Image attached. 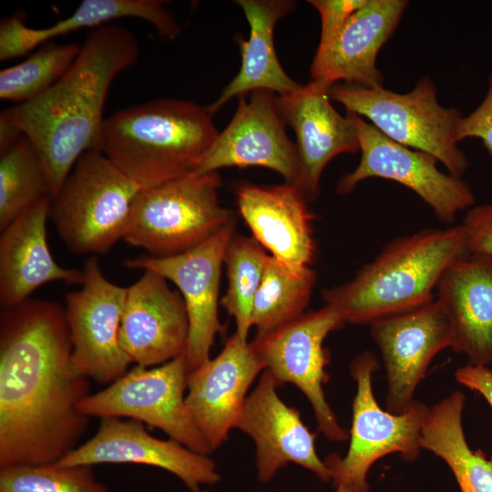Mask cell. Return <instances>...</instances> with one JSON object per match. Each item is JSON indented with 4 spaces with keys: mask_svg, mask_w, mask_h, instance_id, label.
Instances as JSON below:
<instances>
[{
    "mask_svg": "<svg viewBox=\"0 0 492 492\" xmlns=\"http://www.w3.org/2000/svg\"><path fill=\"white\" fill-rule=\"evenodd\" d=\"M138 56V40L129 30L112 24L94 28L59 80L34 99L1 112L38 150L52 199L80 156L98 151L108 89Z\"/></svg>",
    "mask_w": 492,
    "mask_h": 492,
    "instance_id": "obj_2",
    "label": "cell"
},
{
    "mask_svg": "<svg viewBox=\"0 0 492 492\" xmlns=\"http://www.w3.org/2000/svg\"><path fill=\"white\" fill-rule=\"evenodd\" d=\"M250 26L248 40L240 39V71L207 110L212 116L234 97L257 89L278 96L293 93L302 87L283 70L274 46L276 23L295 7L289 0H238Z\"/></svg>",
    "mask_w": 492,
    "mask_h": 492,
    "instance_id": "obj_26",
    "label": "cell"
},
{
    "mask_svg": "<svg viewBox=\"0 0 492 492\" xmlns=\"http://www.w3.org/2000/svg\"><path fill=\"white\" fill-rule=\"evenodd\" d=\"M377 368L376 357L368 351L357 355L350 364L356 393L349 447L344 456L331 453L323 460L335 488L369 492L367 475L377 460L397 453L403 459L414 461L422 449L421 433L430 407L415 400L400 415L383 410L375 400L372 384Z\"/></svg>",
    "mask_w": 492,
    "mask_h": 492,
    "instance_id": "obj_8",
    "label": "cell"
},
{
    "mask_svg": "<svg viewBox=\"0 0 492 492\" xmlns=\"http://www.w3.org/2000/svg\"><path fill=\"white\" fill-rule=\"evenodd\" d=\"M206 107L159 98L105 118L98 151L142 188L196 172L219 131Z\"/></svg>",
    "mask_w": 492,
    "mask_h": 492,
    "instance_id": "obj_3",
    "label": "cell"
},
{
    "mask_svg": "<svg viewBox=\"0 0 492 492\" xmlns=\"http://www.w3.org/2000/svg\"><path fill=\"white\" fill-rule=\"evenodd\" d=\"M220 186L218 171H210L142 188L131 204L123 240L155 258L198 246L235 220L220 202Z\"/></svg>",
    "mask_w": 492,
    "mask_h": 492,
    "instance_id": "obj_5",
    "label": "cell"
},
{
    "mask_svg": "<svg viewBox=\"0 0 492 492\" xmlns=\"http://www.w3.org/2000/svg\"><path fill=\"white\" fill-rule=\"evenodd\" d=\"M378 346L387 384L386 410L400 415L415 403V392L433 358L451 347L450 320L441 304L433 301L370 324Z\"/></svg>",
    "mask_w": 492,
    "mask_h": 492,
    "instance_id": "obj_14",
    "label": "cell"
},
{
    "mask_svg": "<svg viewBox=\"0 0 492 492\" xmlns=\"http://www.w3.org/2000/svg\"><path fill=\"white\" fill-rule=\"evenodd\" d=\"M264 366L236 332L220 353L187 375L186 405L211 451L235 428L248 391Z\"/></svg>",
    "mask_w": 492,
    "mask_h": 492,
    "instance_id": "obj_18",
    "label": "cell"
},
{
    "mask_svg": "<svg viewBox=\"0 0 492 492\" xmlns=\"http://www.w3.org/2000/svg\"><path fill=\"white\" fill-rule=\"evenodd\" d=\"M345 116L354 128L362 155L358 166L338 181L339 194L352 192L366 179L381 178L413 190L445 222H453L458 212L474 206L471 187L461 178L440 171L435 157L392 140L355 113Z\"/></svg>",
    "mask_w": 492,
    "mask_h": 492,
    "instance_id": "obj_11",
    "label": "cell"
},
{
    "mask_svg": "<svg viewBox=\"0 0 492 492\" xmlns=\"http://www.w3.org/2000/svg\"><path fill=\"white\" fill-rule=\"evenodd\" d=\"M457 142L467 138H477L492 157V74L488 77L487 91L481 104L456 126Z\"/></svg>",
    "mask_w": 492,
    "mask_h": 492,
    "instance_id": "obj_35",
    "label": "cell"
},
{
    "mask_svg": "<svg viewBox=\"0 0 492 492\" xmlns=\"http://www.w3.org/2000/svg\"><path fill=\"white\" fill-rule=\"evenodd\" d=\"M365 2L366 0L308 1L321 16V36L314 57L322 56L333 46L350 16Z\"/></svg>",
    "mask_w": 492,
    "mask_h": 492,
    "instance_id": "obj_33",
    "label": "cell"
},
{
    "mask_svg": "<svg viewBox=\"0 0 492 492\" xmlns=\"http://www.w3.org/2000/svg\"><path fill=\"white\" fill-rule=\"evenodd\" d=\"M344 324L340 313L324 304L251 342L264 370L279 386L290 383L301 390L313 407L318 431L335 442L345 441L349 433L339 425L325 397L330 355L323 341Z\"/></svg>",
    "mask_w": 492,
    "mask_h": 492,
    "instance_id": "obj_10",
    "label": "cell"
},
{
    "mask_svg": "<svg viewBox=\"0 0 492 492\" xmlns=\"http://www.w3.org/2000/svg\"><path fill=\"white\" fill-rule=\"evenodd\" d=\"M81 46L46 43L23 62L0 71V98L27 102L51 87L71 67Z\"/></svg>",
    "mask_w": 492,
    "mask_h": 492,
    "instance_id": "obj_31",
    "label": "cell"
},
{
    "mask_svg": "<svg viewBox=\"0 0 492 492\" xmlns=\"http://www.w3.org/2000/svg\"><path fill=\"white\" fill-rule=\"evenodd\" d=\"M51 200H41L1 231L0 302L4 308L26 301L47 282L83 283L82 270L60 266L49 250L46 220Z\"/></svg>",
    "mask_w": 492,
    "mask_h": 492,
    "instance_id": "obj_24",
    "label": "cell"
},
{
    "mask_svg": "<svg viewBox=\"0 0 492 492\" xmlns=\"http://www.w3.org/2000/svg\"><path fill=\"white\" fill-rule=\"evenodd\" d=\"M455 377L459 384L482 395L492 408V369L467 364L456 371Z\"/></svg>",
    "mask_w": 492,
    "mask_h": 492,
    "instance_id": "obj_36",
    "label": "cell"
},
{
    "mask_svg": "<svg viewBox=\"0 0 492 492\" xmlns=\"http://www.w3.org/2000/svg\"><path fill=\"white\" fill-rule=\"evenodd\" d=\"M133 17L151 24L168 39L180 34L174 15L159 0H84L67 17L45 28H31L24 16L12 15L0 24V60L26 55L49 40L82 28H97L114 19Z\"/></svg>",
    "mask_w": 492,
    "mask_h": 492,
    "instance_id": "obj_25",
    "label": "cell"
},
{
    "mask_svg": "<svg viewBox=\"0 0 492 492\" xmlns=\"http://www.w3.org/2000/svg\"><path fill=\"white\" fill-rule=\"evenodd\" d=\"M45 198L52 190L42 158L25 135L0 154V230Z\"/></svg>",
    "mask_w": 492,
    "mask_h": 492,
    "instance_id": "obj_29",
    "label": "cell"
},
{
    "mask_svg": "<svg viewBox=\"0 0 492 492\" xmlns=\"http://www.w3.org/2000/svg\"><path fill=\"white\" fill-rule=\"evenodd\" d=\"M235 220L198 246L174 256H139L127 259L124 266L156 272L179 290L189 317V338L184 354L188 373L208 360L214 338L222 333L218 305L221 267Z\"/></svg>",
    "mask_w": 492,
    "mask_h": 492,
    "instance_id": "obj_13",
    "label": "cell"
},
{
    "mask_svg": "<svg viewBox=\"0 0 492 492\" xmlns=\"http://www.w3.org/2000/svg\"><path fill=\"white\" fill-rule=\"evenodd\" d=\"M466 396L456 391L430 407L421 433V448L449 467L460 492H492V460L473 450L465 436L462 415Z\"/></svg>",
    "mask_w": 492,
    "mask_h": 492,
    "instance_id": "obj_27",
    "label": "cell"
},
{
    "mask_svg": "<svg viewBox=\"0 0 492 492\" xmlns=\"http://www.w3.org/2000/svg\"><path fill=\"white\" fill-rule=\"evenodd\" d=\"M315 282L316 274L312 268L297 272L270 255L252 305L255 336L268 334L302 316Z\"/></svg>",
    "mask_w": 492,
    "mask_h": 492,
    "instance_id": "obj_28",
    "label": "cell"
},
{
    "mask_svg": "<svg viewBox=\"0 0 492 492\" xmlns=\"http://www.w3.org/2000/svg\"><path fill=\"white\" fill-rule=\"evenodd\" d=\"M235 195L238 211L253 239L272 257L297 272L311 268L315 255L314 215L296 186L242 182Z\"/></svg>",
    "mask_w": 492,
    "mask_h": 492,
    "instance_id": "obj_21",
    "label": "cell"
},
{
    "mask_svg": "<svg viewBox=\"0 0 492 492\" xmlns=\"http://www.w3.org/2000/svg\"><path fill=\"white\" fill-rule=\"evenodd\" d=\"M331 87L315 79L293 93L279 96L282 115L296 135L299 173L294 186L308 202L319 195L327 164L339 154L360 150L351 121L331 103Z\"/></svg>",
    "mask_w": 492,
    "mask_h": 492,
    "instance_id": "obj_20",
    "label": "cell"
},
{
    "mask_svg": "<svg viewBox=\"0 0 492 492\" xmlns=\"http://www.w3.org/2000/svg\"><path fill=\"white\" fill-rule=\"evenodd\" d=\"M331 100L369 120L384 135L405 147L435 157L449 174L461 178L468 167L466 154L457 147L456 129L462 113L444 108L436 87L428 77L418 80L413 90L399 94L384 87H363L334 84Z\"/></svg>",
    "mask_w": 492,
    "mask_h": 492,
    "instance_id": "obj_6",
    "label": "cell"
},
{
    "mask_svg": "<svg viewBox=\"0 0 492 492\" xmlns=\"http://www.w3.org/2000/svg\"><path fill=\"white\" fill-rule=\"evenodd\" d=\"M407 5L405 0H366L350 16L333 46L322 56L313 57L312 80L331 86L343 81L363 87H383L376 58Z\"/></svg>",
    "mask_w": 492,
    "mask_h": 492,
    "instance_id": "obj_23",
    "label": "cell"
},
{
    "mask_svg": "<svg viewBox=\"0 0 492 492\" xmlns=\"http://www.w3.org/2000/svg\"><path fill=\"white\" fill-rule=\"evenodd\" d=\"M141 189L104 154L87 151L51 200L49 217L71 251L103 254L123 239Z\"/></svg>",
    "mask_w": 492,
    "mask_h": 492,
    "instance_id": "obj_7",
    "label": "cell"
},
{
    "mask_svg": "<svg viewBox=\"0 0 492 492\" xmlns=\"http://www.w3.org/2000/svg\"><path fill=\"white\" fill-rule=\"evenodd\" d=\"M278 387L264 370L235 425L255 443L259 481L270 482L289 463L312 471L323 482L331 481L330 472L316 452L315 434L304 425L300 411L279 397Z\"/></svg>",
    "mask_w": 492,
    "mask_h": 492,
    "instance_id": "obj_17",
    "label": "cell"
},
{
    "mask_svg": "<svg viewBox=\"0 0 492 492\" xmlns=\"http://www.w3.org/2000/svg\"><path fill=\"white\" fill-rule=\"evenodd\" d=\"M238 97L236 111L220 132L196 173L218 171L225 167H264L295 185L299 173L296 144L286 134L279 96L257 89Z\"/></svg>",
    "mask_w": 492,
    "mask_h": 492,
    "instance_id": "obj_15",
    "label": "cell"
},
{
    "mask_svg": "<svg viewBox=\"0 0 492 492\" xmlns=\"http://www.w3.org/2000/svg\"><path fill=\"white\" fill-rule=\"evenodd\" d=\"M0 492H108L92 466L12 465L0 467Z\"/></svg>",
    "mask_w": 492,
    "mask_h": 492,
    "instance_id": "obj_32",
    "label": "cell"
},
{
    "mask_svg": "<svg viewBox=\"0 0 492 492\" xmlns=\"http://www.w3.org/2000/svg\"><path fill=\"white\" fill-rule=\"evenodd\" d=\"M65 309L27 299L0 319V467L51 465L78 446L89 379L72 364Z\"/></svg>",
    "mask_w": 492,
    "mask_h": 492,
    "instance_id": "obj_1",
    "label": "cell"
},
{
    "mask_svg": "<svg viewBox=\"0 0 492 492\" xmlns=\"http://www.w3.org/2000/svg\"><path fill=\"white\" fill-rule=\"evenodd\" d=\"M189 317L183 298L161 275L144 271L127 287L118 339L132 363L160 365L185 354Z\"/></svg>",
    "mask_w": 492,
    "mask_h": 492,
    "instance_id": "obj_19",
    "label": "cell"
},
{
    "mask_svg": "<svg viewBox=\"0 0 492 492\" xmlns=\"http://www.w3.org/2000/svg\"><path fill=\"white\" fill-rule=\"evenodd\" d=\"M335 492H353V491L344 487H336Z\"/></svg>",
    "mask_w": 492,
    "mask_h": 492,
    "instance_id": "obj_38",
    "label": "cell"
},
{
    "mask_svg": "<svg viewBox=\"0 0 492 492\" xmlns=\"http://www.w3.org/2000/svg\"><path fill=\"white\" fill-rule=\"evenodd\" d=\"M466 252L460 224L423 230L395 239L352 280L322 296L345 323L371 324L433 301L444 272Z\"/></svg>",
    "mask_w": 492,
    "mask_h": 492,
    "instance_id": "obj_4",
    "label": "cell"
},
{
    "mask_svg": "<svg viewBox=\"0 0 492 492\" xmlns=\"http://www.w3.org/2000/svg\"><path fill=\"white\" fill-rule=\"evenodd\" d=\"M81 288L66 296L65 315L72 343V364L81 375L111 384L132 363L119 344L127 288L108 281L96 256L82 269Z\"/></svg>",
    "mask_w": 492,
    "mask_h": 492,
    "instance_id": "obj_12",
    "label": "cell"
},
{
    "mask_svg": "<svg viewBox=\"0 0 492 492\" xmlns=\"http://www.w3.org/2000/svg\"><path fill=\"white\" fill-rule=\"evenodd\" d=\"M23 136L16 126L0 117V154L6 151Z\"/></svg>",
    "mask_w": 492,
    "mask_h": 492,
    "instance_id": "obj_37",
    "label": "cell"
},
{
    "mask_svg": "<svg viewBox=\"0 0 492 492\" xmlns=\"http://www.w3.org/2000/svg\"><path fill=\"white\" fill-rule=\"evenodd\" d=\"M132 463L154 466L176 476L190 492L218 483L220 475L208 455L172 440L159 439L133 419L102 417L96 434L51 464L55 467Z\"/></svg>",
    "mask_w": 492,
    "mask_h": 492,
    "instance_id": "obj_16",
    "label": "cell"
},
{
    "mask_svg": "<svg viewBox=\"0 0 492 492\" xmlns=\"http://www.w3.org/2000/svg\"><path fill=\"white\" fill-rule=\"evenodd\" d=\"M436 299L451 323V348L470 364H491L492 255L466 252L456 259L441 276Z\"/></svg>",
    "mask_w": 492,
    "mask_h": 492,
    "instance_id": "obj_22",
    "label": "cell"
},
{
    "mask_svg": "<svg viewBox=\"0 0 492 492\" xmlns=\"http://www.w3.org/2000/svg\"><path fill=\"white\" fill-rule=\"evenodd\" d=\"M187 375L184 354L154 368L136 364L105 389L90 393L79 402L78 409L87 417L137 420L209 455L211 450L186 405Z\"/></svg>",
    "mask_w": 492,
    "mask_h": 492,
    "instance_id": "obj_9",
    "label": "cell"
},
{
    "mask_svg": "<svg viewBox=\"0 0 492 492\" xmlns=\"http://www.w3.org/2000/svg\"><path fill=\"white\" fill-rule=\"evenodd\" d=\"M269 257L270 254L253 238L235 234L225 252L228 286L220 304L234 318L236 333L242 339L248 338L252 327L253 301Z\"/></svg>",
    "mask_w": 492,
    "mask_h": 492,
    "instance_id": "obj_30",
    "label": "cell"
},
{
    "mask_svg": "<svg viewBox=\"0 0 492 492\" xmlns=\"http://www.w3.org/2000/svg\"><path fill=\"white\" fill-rule=\"evenodd\" d=\"M460 225L467 253L492 255V203L473 206L466 210Z\"/></svg>",
    "mask_w": 492,
    "mask_h": 492,
    "instance_id": "obj_34",
    "label": "cell"
}]
</instances>
